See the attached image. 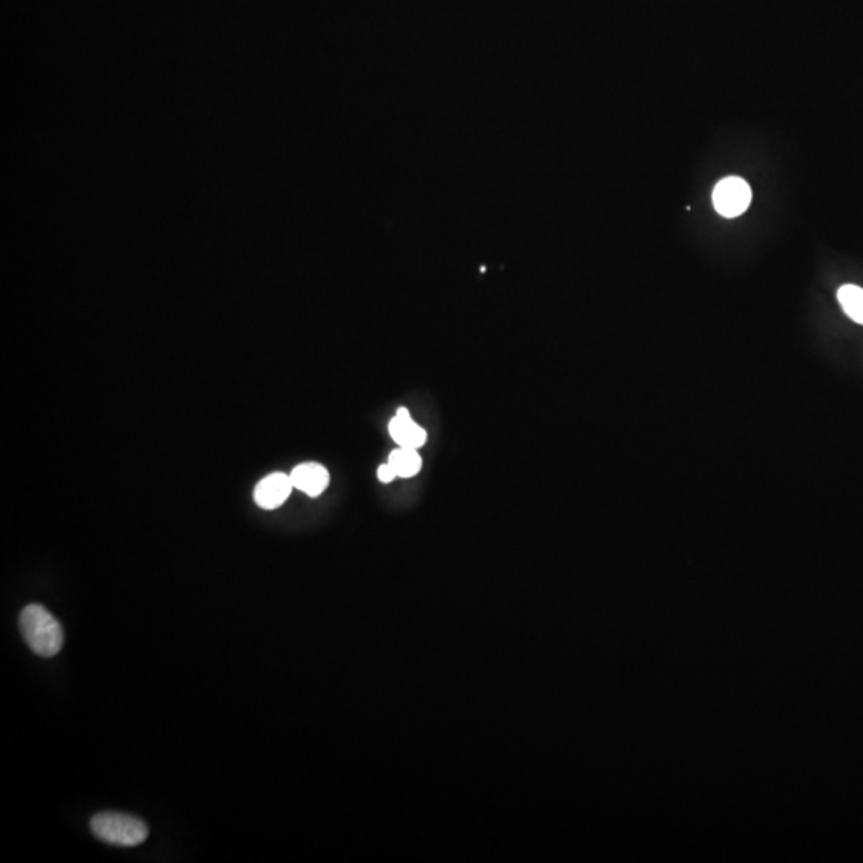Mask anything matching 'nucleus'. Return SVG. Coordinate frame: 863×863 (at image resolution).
<instances>
[{
	"mask_svg": "<svg viewBox=\"0 0 863 863\" xmlns=\"http://www.w3.org/2000/svg\"><path fill=\"white\" fill-rule=\"evenodd\" d=\"M293 488L295 486L291 483L290 475L275 472V474L267 475L256 485L255 502L261 509H277L290 498Z\"/></svg>",
	"mask_w": 863,
	"mask_h": 863,
	"instance_id": "nucleus-4",
	"label": "nucleus"
},
{
	"mask_svg": "<svg viewBox=\"0 0 863 863\" xmlns=\"http://www.w3.org/2000/svg\"><path fill=\"white\" fill-rule=\"evenodd\" d=\"M389 464L395 470L397 477L411 478L419 474L422 458L419 456L418 450L398 446L397 450L390 453Z\"/></svg>",
	"mask_w": 863,
	"mask_h": 863,
	"instance_id": "nucleus-7",
	"label": "nucleus"
},
{
	"mask_svg": "<svg viewBox=\"0 0 863 863\" xmlns=\"http://www.w3.org/2000/svg\"><path fill=\"white\" fill-rule=\"evenodd\" d=\"M752 202V189L745 179L728 176L716 184L713 191V207L724 218H737Z\"/></svg>",
	"mask_w": 863,
	"mask_h": 863,
	"instance_id": "nucleus-3",
	"label": "nucleus"
},
{
	"mask_svg": "<svg viewBox=\"0 0 863 863\" xmlns=\"http://www.w3.org/2000/svg\"><path fill=\"white\" fill-rule=\"evenodd\" d=\"M20 629L32 653L37 656L53 657L63 648V627L44 606H26L20 616Z\"/></svg>",
	"mask_w": 863,
	"mask_h": 863,
	"instance_id": "nucleus-1",
	"label": "nucleus"
},
{
	"mask_svg": "<svg viewBox=\"0 0 863 863\" xmlns=\"http://www.w3.org/2000/svg\"><path fill=\"white\" fill-rule=\"evenodd\" d=\"M397 474H395V470L392 469L389 462L384 464V466L379 467L378 469V478L382 483H390L392 480H395Z\"/></svg>",
	"mask_w": 863,
	"mask_h": 863,
	"instance_id": "nucleus-9",
	"label": "nucleus"
},
{
	"mask_svg": "<svg viewBox=\"0 0 863 863\" xmlns=\"http://www.w3.org/2000/svg\"><path fill=\"white\" fill-rule=\"evenodd\" d=\"M389 434L394 438V442L403 448L419 450L421 446L426 445V430L413 421L410 411L406 408H400L395 418L389 422Z\"/></svg>",
	"mask_w": 863,
	"mask_h": 863,
	"instance_id": "nucleus-6",
	"label": "nucleus"
},
{
	"mask_svg": "<svg viewBox=\"0 0 863 863\" xmlns=\"http://www.w3.org/2000/svg\"><path fill=\"white\" fill-rule=\"evenodd\" d=\"M291 483L296 490L303 491L311 498H317L330 485L328 470L317 462H304L293 469L290 474Z\"/></svg>",
	"mask_w": 863,
	"mask_h": 863,
	"instance_id": "nucleus-5",
	"label": "nucleus"
},
{
	"mask_svg": "<svg viewBox=\"0 0 863 863\" xmlns=\"http://www.w3.org/2000/svg\"><path fill=\"white\" fill-rule=\"evenodd\" d=\"M838 301L849 319L863 325V288L844 285L838 291Z\"/></svg>",
	"mask_w": 863,
	"mask_h": 863,
	"instance_id": "nucleus-8",
	"label": "nucleus"
},
{
	"mask_svg": "<svg viewBox=\"0 0 863 863\" xmlns=\"http://www.w3.org/2000/svg\"><path fill=\"white\" fill-rule=\"evenodd\" d=\"M90 827L93 835L104 843L124 848H133L144 843L149 835L148 825L144 824L143 820L117 812L98 814L93 817Z\"/></svg>",
	"mask_w": 863,
	"mask_h": 863,
	"instance_id": "nucleus-2",
	"label": "nucleus"
}]
</instances>
